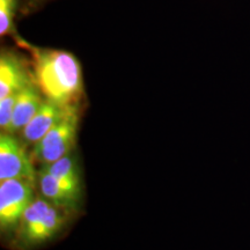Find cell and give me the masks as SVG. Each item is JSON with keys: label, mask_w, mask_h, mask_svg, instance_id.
Masks as SVG:
<instances>
[{"label": "cell", "mask_w": 250, "mask_h": 250, "mask_svg": "<svg viewBox=\"0 0 250 250\" xmlns=\"http://www.w3.org/2000/svg\"><path fill=\"white\" fill-rule=\"evenodd\" d=\"M80 109L67 112L48 133L34 145L33 155L36 161L49 165L70 154L77 143Z\"/></svg>", "instance_id": "obj_3"}, {"label": "cell", "mask_w": 250, "mask_h": 250, "mask_svg": "<svg viewBox=\"0 0 250 250\" xmlns=\"http://www.w3.org/2000/svg\"><path fill=\"white\" fill-rule=\"evenodd\" d=\"M35 181L11 179L0 183V229L5 235L15 233L34 196Z\"/></svg>", "instance_id": "obj_4"}, {"label": "cell", "mask_w": 250, "mask_h": 250, "mask_svg": "<svg viewBox=\"0 0 250 250\" xmlns=\"http://www.w3.org/2000/svg\"><path fill=\"white\" fill-rule=\"evenodd\" d=\"M78 108H64L44 100L39 111L36 112L26 126L20 131V139L23 145H35L49 132L67 112Z\"/></svg>", "instance_id": "obj_7"}, {"label": "cell", "mask_w": 250, "mask_h": 250, "mask_svg": "<svg viewBox=\"0 0 250 250\" xmlns=\"http://www.w3.org/2000/svg\"><path fill=\"white\" fill-rule=\"evenodd\" d=\"M44 100L35 83L21 90L15 101L13 117L7 133L15 134L20 132L29 123L31 118L35 116Z\"/></svg>", "instance_id": "obj_9"}, {"label": "cell", "mask_w": 250, "mask_h": 250, "mask_svg": "<svg viewBox=\"0 0 250 250\" xmlns=\"http://www.w3.org/2000/svg\"><path fill=\"white\" fill-rule=\"evenodd\" d=\"M43 168H45L50 174L54 175L56 179L62 181V182L81 189L79 168L77 166L76 159L71 154L59 159V160L52 162V164L44 165Z\"/></svg>", "instance_id": "obj_10"}, {"label": "cell", "mask_w": 250, "mask_h": 250, "mask_svg": "<svg viewBox=\"0 0 250 250\" xmlns=\"http://www.w3.org/2000/svg\"><path fill=\"white\" fill-rule=\"evenodd\" d=\"M37 183L41 195L48 202L65 211H71L77 208L81 197V189L79 188L62 182L43 167L37 173Z\"/></svg>", "instance_id": "obj_8"}, {"label": "cell", "mask_w": 250, "mask_h": 250, "mask_svg": "<svg viewBox=\"0 0 250 250\" xmlns=\"http://www.w3.org/2000/svg\"><path fill=\"white\" fill-rule=\"evenodd\" d=\"M50 0H23L22 9H21V14L29 15L37 9H41L44 6L46 2H49Z\"/></svg>", "instance_id": "obj_13"}, {"label": "cell", "mask_w": 250, "mask_h": 250, "mask_svg": "<svg viewBox=\"0 0 250 250\" xmlns=\"http://www.w3.org/2000/svg\"><path fill=\"white\" fill-rule=\"evenodd\" d=\"M18 94H13V95H9L7 98L0 100V127H1V132H8Z\"/></svg>", "instance_id": "obj_12"}, {"label": "cell", "mask_w": 250, "mask_h": 250, "mask_svg": "<svg viewBox=\"0 0 250 250\" xmlns=\"http://www.w3.org/2000/svg\"><path fill=\"white\" fill-rule=\"evenodd\" d=\"M23 0H0V36H17L15 20L21 14Z\"/></svg>", "instance_id": "obj_11"}, {"label": "cell", "mask_w": 250, "mask_h": 250, "mask_svg": "<svg viewBox=\"0 0 250 250\" xmlns=\"http://www.w3.org/2000/svg\"><path fill=\"white\" fill-rule=\"evenodd\" d=\"M34 83L30 57L14 49L2 48L0 52V100L20 93Z\"/></svg>", "instance_id": "obj_5"}, {"label": "cell", "mask_w": 250, "mask_h": 250, "mask_svg": "<svg viewBox=\"0 0 250 250\" xmlns=\"http://www.w3.org/2000/svg\"><path fill=\"white\" fill-rule=\"evenodd\" d=\"M11 179H28L37 181L29 155L24 151L22 142L13 134H0V182Z\"/></svg>", "instance_id": "obj_6"}, {"label": "cell", "mask_w": 250, "mask_h": 250, "mask_svg": "<svg viewBox=\"0 0 250 250\" xmlns=\"http://www.w3.org/2000/svg\"><path fill=\"white\" fill-rule=\"evenodd\" d=\"M65 210L35 197L21 218L13 235L15 250H34L54 240L66 224Z\"/></svg>", "instance_id": "obj_2"}, {"label": "cell", "mask_w": 250, "mask_h": 250, "mask_svg": "<svg viewBox=\"0 0 250 250\" xmlns=\"http://www.w3.org/2000/svg\"><path fill=\"white\" fill-rule=\"evenodd\" d=\"M13 39L29 55L34 81L43 98L61 107L80 109L85 87L79 59L65 50L31 44L19 34Z\"/></svg>", "instance_id": "obj_1"}]
</instances>
